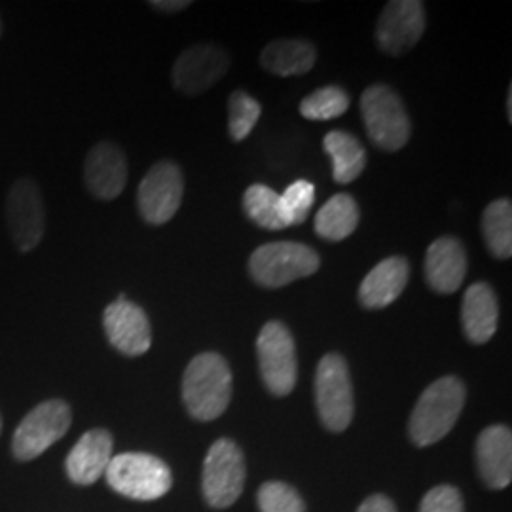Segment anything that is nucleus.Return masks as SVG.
I'll use <instances>...</instances> for the list:
<instances>
[{"label": "nucleus", "instance_id": "6ab92c4d", "mask_svg": "<svg viewBox=\"0 0 512 512\" xmlns=\"http://www.w3.org/2000/svg\"><path fill=\"white\" fill-rule=\"evenodd\" d=\"M112 459V435L105 429L84 433L67 456V475L74 484L90 486L107 473Z\"/></svg>", "mask_w": 512, "mask_h": 512}, {"label": "nucleus", "instance_id": "39448f33", "mask_svg": "<svg viewBox=\"0 0 512 512\" xmlns=\"http://www.w3.org/2000/svg\"><path fill=\"white\" fill-rule=\"evenodd\" d=\"M105 476L114 492L137 501L160 499L173 486V476L165 461L141 452L110 459Z\"/></svg>", "mask_w": 512, "mask_h": 512}, {"label": "nucleus", "instance_id": "72a5a7b5", "mask_svg": "<svg viewBox=\"0 0 512 512\" xmlns=\"http://www.w3.org/2000/svg\"><path fill=\"white\" fill-rule=\"evenodd\" d=\"M0 431H2V418H0Z\"/></svg>", "mask_w": 512, "mask_h": 512}, {"label": "nucleus", "instance_id": "f257e3e1", "mask_svg": "<svg viewBox=\"0 0 512 512\" xmlns=\"http://www.w3.org/2000/svg\"><path fill=\"white\" fill-rule=\"evenodd\" d=\"M232 401V370L219 353H200L183 376V403L198 421L220 418Z\"/></svg>", "mask_w": 512, "mask_h": 512}, {"label": "nucleus", "instance_id": "ddd939ff", "mask_svg": "<svg viewBox=\"0 0 512 512\" xmlns=\"http://www.w3.org/2000/svg\"><path fill=\"white\" fill-rule=\"evenodd\" d=\"M230 69V55L217 44H196L184 50L173 67V86L184 95L213 88Z\"/></svg>", "mask_w": 512, "mask_h": 512}, {"label": "nucleus", "instance_id": "5701e85b", "mask_svg": "<svg viewBox=\"0 0 512 512\" xmlns=\"http://www.w3.org/2000/svg\"><path fill=\"white\" fill-rule=\"evenodd\" d=\"M359 224V207L349 194H336L325 203L315 217V234L327 241L349 238Z\"/></svg>", "mask_w": 512, "mask_h": 512}, {"label": "nucleus", "instance_id": "423d86ee", "mask_svg": "<svg viewBox=\"0 0 512 512\" xmlns=\"http://www.w3.org/2000/svg\"><path fill=\"white\" fill-rule=\"evenodd\" d=\"M315 404L321 423L332 431L342 433L353 420V385L346 359L338 353L325 355L315 372Z\"/></svg>", "mask_w": 512, "mask_h": 512}, {"label": "nucleus", "instance_id": "0eeeda50", "mask_svg": "<svg viewBox=\"0 0 512 512\" xmlns=\"http://www.w3.org/2000/svg\"><path fill=\"white\" fill-rule=\"evenodd\" d=\"M262 382L275 397H287L296 385V346L293 334L281 321L266 323L256 338Z\"/></svg>", "mask_w": 512, "mask_h": 512}, {"label": "nucleus", "instance_id": "9b49d317", "mask_svg": "<svg viewBox=\"0 0 512 512\" xmlns=\"http://www.w3.org/2000/svg\"><path fill=\"white\" fill-rule=\"evenodd\" d=\"M6 222L12 241L21 253H29L44 236V202L35 181L21 179L6 198Z\"/></svg>", "mask_w": 512, "mask_h": 512}, {"label": "nucleus", "instance_id": "7c9ffc66", "mask_svg": "<svg viewBox=\"0 0 512 512\" xmlns=\"http://www.w3.org/2000/svg\"><path fill=\"white\" fill-rule=\"evenodd\" d=\"M357 512H397L395 503L382 494L370 495Z\"/></svg>", "mask_w": 512, "mask_h": 512}, {"label": "nucleus", "instance_id": "c756f323", "mask_svg": "<svg viewBox=\"0 0 512 512\" xmlns=\"http://www.w3.org/2000/svg\"><path fill=\"white\" fill-rule=\"evenodd\" d=\"M420 512H463V497L454 486H437L423 495Z\"/></svg>", "mask_w": 512, "mask_h": 512}, {"label": "nucleus", "instance_id": "393cba45", "mask_svg": "<svg viewBox=\"0 0 512 512\" xmlns=\"http://www.w3.org/2000/svg\"><path fill=\"white\" fill-rule=\"evenodd\" d=\"M482 236L488 251L499 258L512 256V205L511 200H495L484 209Z\"/></svg>", "mask_w": 512, "mask_h": 512}, {"label": "nucleus", "instance_id": "a878e982", "mask_svg": "<svg viewBox=\"0 0 512 512\" xmlns=\"http://www.w3.org/2000/svg\"><path fill=\"white\" fill-rule=\"evenodd\" d=\"M348 109L349 95L338 86L319 88L300 103V114L313 122L340 118Z\"/></svg>", "mask_w": 512, "mask_h": 512}, {"label": "nucleus", "instance_id": "f704fd0d", "mask_svg": "<svg viewBox=\"0 0 512 512\" xmlns=\"http://www.w3.org/2000/svg\"><path fill=\"white\" fill-rule=\"evenodd\" d=\"M0 35H2V25H0Z\"/></svg>", "mask_w": 512, "mask_h": 512}, {"label": "nucleus", "instance_id": "aec40b11", "mask_svg": "<svg viewBox=\"0 0 512 512\" xmlns=\"http://www.w3.org/2000/svg\"><path fill=\"white\" fill-rule=\"evenodd\" d=\"M461 323L467 340L475 346L494 338L499 323V302L488 283L478 281L467 289L461 304Z\"/></svg>", "mask_w": 512, "mask_h": 512}, {"label": "nucleus", "instance_id": "20e7f679", "mask_svg": "<svg viewBox=\"0 0 512 512\" xmlns=\"http://www.w3.org/2000/svg\"><path fill=\"white\" fill-rule=\"evenodd\" d=\"M361 116L372 145L397 152L410 141V118L403 99L393 88L374 84L361 95Z\"/></svg>", "mask_w": 512, "mask_h": 512}, {"label": "nucleus", "instance_id": "473e14b6", "mask_svg": "<svg viewBox=\"0 0 512 512\" xmlns=\"http://www.w3.org/2000/svg\"><path fill=\"white\" fill-rule=\"evenodd\" d=\"M507 118L512 122V88H509V97H507Z\"/></svg>", "mask_w": 512, "mask_h": 512}, {"label": "nucleus", "instance_id": "4be33fe9", "mask_svg": "<svg viewBox=\"0 0 512 512\" xmlns=\"http://www.w3.org/2000/svg\"><path fill=\"white\" fill-rule=\"evenodd\" d=\"M332 162V177L338 184L353 183L365 171L366 150L348 131H330L323 141Z\"/></svg>", "mask_w": 512, "mask_h": 512}, {"label": "nucleus", "instance_id": "dca6fc26", "mask_svg": "<svg viewBox=\"0 0 512 512\" xmlns=\"http://www.w3.org/2000/svg\"><path fill=\"white\" fill-rule=\"evenodd\" d=\"M467 275L465 247L454 236L435 239L425 255L427 285L439 294L458 293Z\"/></svg>", "mask_w": 512, "mask_h": 512}, {"label": "nucleus", "instance_id": "4468645a", "mask_svg": "<svg viewBox=\"0 0 512 512\" xmlns=\"http://www.w3.org/2000/svg\"><path fill=\"white\" fill-rule=\"evenodd\" d=\"M103 327L110 346L128 357H139L152 346V329L147 313L122 294L103 313Z\"/></svg>", "mask_w": 512, "mask_h": 512}, {"label": "nucleus", "instance_id": "cd10ccee", "mask_svg": "<svg viewBox=\"0 0 512 512\" xmlns=\"http://www.w3.org/2000/svg\"><path fill=\"white\" fill-rule=\"evenodd\" d=\"M260 512H306L304 499L285 482H266L258 490Z\"/></svg>", "mask_w": 512, "mask_h": 512}, {"label": "nucleus", "instance_id": "7ed1b4c3", "mask_svg": "<svg viewBox=\"0 0 512 512\" xmlns=\"http://www.w3.org/2000/svg\"><path fill=\"white\" fill-rule=\"evenodd\" d=\"M321 266L315 249L296 241L260 245L249 258V274L260 287L279 289L302 277H310Z\"/></svg>", "mask_w": 512, "mask_h": 512}, {"label": "nucleus", "instance_id": "b1692460", "mask_svg": "<svg viewBox=\"0 0 512 512\" xmlns=\"http://www.w3.org/2000/svg\"><path fill=\"white\" fill-rule=\"evenodd\" d=\"M243 211L264 230H283L291 226L281 203V194L264 184H253L245 190Z\"/></svg>", "mask_w": 512, "mask_h": 512}, {"label": "nucleus", "instance_id": "6e6552de", "mask_svg": "<svg viewBox=\"0 0 512 512\" xmlns=\"http://www.w3.org/2000/svg\"><path fill=\"white\" fill-rule=\"evenodd\" d=\"M245 486V458L234 440L219 439L203 463V497L213 509L232 507Z\"/></svg>", "mask_w": 512, "mask_h": 512}, {"label": "nucleus", "instance_id": "f03ea898", "mask_svg": "<svg viewBox=\"0 0 512 512\" xmlns=\"http://www.w3.org/2000/svg\"><path fill=\"white\" fill-rule=\"evenodd\" d=\"M465 397V384L456 376H444L429 385L412 410L408 423L410 440L425 448L444 439L459 420Z\"/></svg>", "mask_w": 512, "mask_h": 512}, {"label": "nucleus", "instance_id": "f3484780", "mask_svg": "<svg viewBox=\"0 0 512 512\" xmlns=\"http://www.w3.org/2000/svg\"><path fill=\"white\" fill-rule=\"evenodd\" d=\"M476 461L482 480L503 490L512 480V433L507 425H490L476 440Z\"/></svg>", "mask_w": 512, "mask_h": 512}, {"label": "nucleus", "instance_id": "9d476101", "mask_svg": "<svg viewBox=\"0 0 512 512\" xmlns=\"http://www.w3.org/2000/svg\"><path fill=\"white\" fill-rule=\"evenodd\" d=\"M184 196L183 171L175 162H158L148 169L137 190L141 217L152 226H160L175 217Z\"/></svg>", "mask_w": 512, "mask_h": 512}, {"label": "nucleus", "instance_id": "f8f14e48", "mask_svg": "<svg viewBox=\"0 0 512 512\" xmlns=\"http://www.w3.org/2000/svg\"><path fill=\"white\" fill-rule=\"evenodd\" d=\"M425 8L418 0H391L376 25V42L387 55L408 54L423 37Z\"/></svg>", "mask_w": 512, "mask_h": 512}, {"label": "nucleus", "instance_id": "bb28decb", "mask_svg": "<svg viewBox=\"0 0 512 512\" xmlns=\"http://www.w3.org/2000/svg\"><path fill=\"white\" fill-rule=\"evenodd\" d=\"M262 114V107L253 95L243 90L228 97V135L232 141H243L251 135Z\"/></svg>", "mask_w": 512, "mask_h": 512}, {"label": "nucleus", "instance_id": "2eb2a0df", "mask_svg": "<svg viewBox=\"0 0 512 512\" xmlns=\"http://www.w3.org/2000/svg\"><path fill=\"white\" fill-rule=\"evenodd\" d=\"M86 186L99 200H114L128 183V160L114 143H99L90 150L84 164Z\"/></svg>", "mask_w": 512, "mask_h": 512}, {"label": "nucleus", "instance_id": "c85d7f7f", "mask_svg": "<svg viewBox=\"0 0 512 512\" xmlns=\"http://www.w3.org/2000/svg\"><path fill=\"white\" fill-rule=\"evenodd\" d=\"M313 202H315V186L304 179L291 184L281 194V203H283L285 215H287L291 226L302 224L306 220Z\"/></svg>", "mask_w": 512, "mask_h": 512}, {"label": "nucleus", "instance_id": "412c9836", "mask_svg": "<svg viewBox=\"0 0 512 512\" xmlns=\"http://www.w3.org/2000/svg\"><path fill=\"white\" fill-rule=\"evenodd\" d=\"M315 61V46L300 38H279L270 42L260 54L262 69L275 76H300L310 73Z\"/></svg>", "mask_w": 512, "mask_h": 512}, {"label": "nucleus", "instance_id": "1a4fd4ad", "mask_svg": "<svg viewBox=\"0 0 512 512\" xmlns=\"http://www.w3.org/2000/svg\"><path fill=\"white\" fill-rule=\"evenodd\" d=\"M73 423L71 406L65 401H46L35 406L19 423L12 437V452L19 461H31L63 439Z\"/></svg>", "mask_w": 512, "mask_h": 512}, {"label": "nucleus", "instance_id": "a211bd4d", "mask_svg": "<svg viewBox=\"0 0 512 512\" xmlns=\"http://www.w3.org/2000/svg\"><path fill=\"white\" fill-rule=\"evenodd\" d=\"M410 277V264L404 256H389L378 262L359 287V302L366 310H382L403 294Z\"/></svg>", "mask_w": 512, "mask_h": 512}, {"label": "nucleus", "instance_id": "2f4dec72", "mask_svg": "<svg viewBox=\"0 0 512 512\" xmlns=\"http://www.w3.org/2000/svg\"><path fill=\"white\" fill-rule=\"evenodd\" d=\"M150 6L158 12L175 14V12H181L184 8H188L190 2L188 0H154V2H150Z\"/></svg>", "mask_w": 512, "mask_h": 512}]
</instances>
